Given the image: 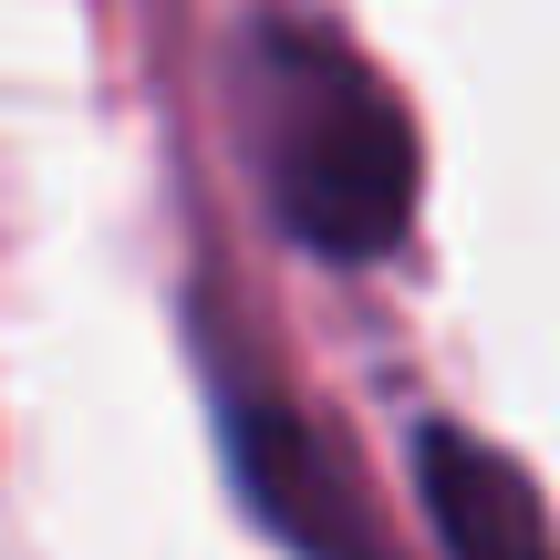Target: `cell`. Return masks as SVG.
<instances>
[{
	"label": "cell",
	"mask_w": 560,
	"mask_h": 560,
	"mask_svg": "<svg viewBox=\"0 0 560 560\" xmlns=\"http://www.w3.org/2000/svg\"><path fill=\"white\" fill-rule=\"evenodd\" d=\"M416 478H425V509H436V529H446L457 560H560L540 488H529L499 446L457 436V425H425L416 436Z\"/></svg>",
	"instance_id": "obj_2"
},
{
	"label": "cell",
	"mask_w": 560,
	"mask_h": 560,
	"mask_svg": "<svg viewBox=\"0 0 560 560\" xmlns=\"http://www.w3.org/2000/svg\"><path fill=\"white\" fill-rule=\"evenodd\" d=\"M249 125H260V177L291 240H312L322 260L395 249L416 208V136H405V104L342 42L270 32L249 52Z\"/></svg>",
	"instance_id": "obj_1"
}]
</instances>
